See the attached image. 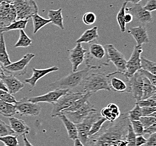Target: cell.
I'll use <instances>...</instances> for the list:
<instances>
[{"label": "cell", "mask_w": 156, "mask_h": 146, "mask_svg": "<svg viewBox=\"0 0 156 146\" xmlns=\"http://www.w3.org/2000/svg\"><path fill=\"white\" fill-rule=\"evenodd\" d=\"M92 93H85L82 97L75 101L72 104L71 106H70L63 112H74L75 111L78 110V109L81 108L88 101L90 97L92 96Z\"/></svg>", "instance_id": "cell-31"}, {"label": "cell", "mask_w": 156, "mask_h": 146, "mask_svg": "<svg viewBox=\"0 0 156 146\" xmlns=\"http://www.w3.org/2000/svg\"><path fill=\"white\" fill-rule=\"evenodd\" d=\"M143 7L146 10L150 12L156 11V0H148Z\"/></svg>", "instance_id": "cell-48"}, {"label": "cell", "mask_w": 156, "mask_h": 146, "mask_svg": "<svg viewBox=\"0 0 156 146\" xmlns=\"http://www.w3.org/2000/svg\"><path fill=\"white\" fill-rule=\"evenodd\" d=\"M130 121L128 112L114 122L106 121L97 134L89 137L85 146H127L126 135Z\"/></svg>", "instance_id": "cell-1"}, {"label": "cell", "mask_w": 156, "mask_h": 146, "mask_svg": "<svg viewBox=\"0 0 156 146\" xmlns=\"http://www.w3.org/2000/svg\"><path fill=\"white\" fill-rule=\"evenodd\" d=\"M142 0H125L126 2H130L131 4H140V2L142 1Z\"/></svg>", "instance_id": "cell-55"}, {"label": "cell", "mask_w": 156, "mask_h": 146, "mask_svg": "<svg viewBox=\"0 0 156 146\" xmlns=\"http://www.w3.org/2000/svg\"><path fill=\"white\" fill-rule=\"evenodd\" d=\"M142 47V46H136L129 60L126 62V70L124 75L126 80L141 69L140 57L143 52Z\"/></svg>", "instance_id": "cell-11"}, {"label": "cell", "mask_w": 156, "mask_h": 146, "mask_svg": "<svg viewBox=\"0 0 156 146\" xmlns=\"http://www.w3.org/2000/svg\"><path fill=\"white\" fill-rule=\"evenodd\" d=\"M90 71V69L85 67L81 70L72 72L64 78L51 83L50 87L53 90L68 89L69 92H78L76 89L78 88L83 89L85 78Z\"/></svg>", "instance_id": "cell-2"}, {"label": "cell", "mask_w": 156, "mask_h": 146, "mask_svg": "<svg viewBox=\"0 0 156 146\" xmlns=\"http://www.w3.org/2000/svg\"><path fill=\"white\" fill-rule=\"evenodd\" d=\"M17 114L21 116H38L41 111V106L38 103H33L24 97L15 103Z\"/></svg>", "instance_id": "cell-10"}, {"label": "cell", "mask_w": 156, "mask_h": 146, "mask_svg": "<svg viewBox=\"0 0 156 146\" xmlns=\"http://www.w3.org/2000/svg\"><path fill=\"white\" fill-rule=\"evenodd\" d=\"M139 121L142 123L144 129H145L156 124V118L152 116H142L140 118Z\"/></svg>", "instance_id": "cell-45"}, {"label": "cell", "mask_w": 156, "mask_h": 146, "mask_svg": "<svg viewBox=\"0 0 156 146\" xmlns=\"http://www.w3.org/2000/svg\"><path fill=\"white\" fill-rule=\"evenodd\" d=\"M68 89H55L43 95L39 96L32 97L28 98L29 101L33 103H38L40 102H46L53 105L57 102L61 97L66 94L69 92Z\"/></svg>", "instance_id": "cell-16"}, {"label": "cell", "mask_w": 156, "mask_h": 146, "mask_svg": "<svg viewBox=\"0 0 156 146\" xmlns=\"http://www.w3.org/2000/svg\"><path fill=\"white\" fill-rule=\"evenodd\" d=\"M23 142L24 143V146H34L29 141L26 135H23Z\"/></svg>", "instance_id": "cell-53"}, {"label": "cell", "mask_w": 156, "mask_h": 146, "mask_svg": "<svg viewBox=\"0 0 156 146\" xmlns=\"http://www.w3.org/2000/svg\"><path fill=\"white\" fill-rule=\"evenodd\" d=\"M147 142V139L143 135H138L135 138V144L136 146H144Z\"/></svg>", "instance_id": "cell-50"}, {"label": "cell", "mask_w": 156, "mask_h": 146, "mask_svg": "<svg viewBox=\"0 0 156 146\" xmlns=\"http://www.w3.org/2000/svg\"><path fill=\"white\" fill-rule=\"evenodd\" d=\"M10 126L15 134L18 135H27L30 132V128L25 121L14 117L9 118Z\"/></svg>", "instance_id": "cell-21"}, {"label": "cell", "mask_w": 156, "mask_h": 146, "mask_svg": "<svg viewBox=\"0 0 156 146\" xmlns=\"http://www.w3.org/2000/svg\"><path fill=\"white\" fill-rule=\"evenodd\" d=\"M28 22L29 20H16L15 22L11 23L10 25H9L8 27L0 29V33L7 32L15 30H24L26 28Z\"/></svg>", "instance_id": "cell-32"}, {"label": "cell", "mask_w": 156, "mask_h": 146, "mask_svg": "<svg viewBox=\"0 0 156 146\" xmlns=\"http://www.w3.org/2000/svg\"><path fill=\"white\" fill-rule=\"evenodd\" d=\"M97 16L93 12H87L84 14L83 16V22L87 25H91L94 24L96 22Z\"/></svg>", "instance_id": "cell-42"}, {"label": "cell", "mask_w": 156, "mask_h": 146, "mask_svg": "<svg viewBox=\"0 0 156 146\" xmlns=\"http://www.w3.org/2000/svg\"><path fill=\"white\" fill-rule=\"evenodd\" d=\"M131 126L133 130V132L135 133L136 136L144 135V128L142 123L139 120L136 121H130Z\"/></svg>", "instance_id": "cell-43"}, {"label": "cell", "mask_w": 156, "mask_h": 146, "mask_svg": "<svg viewBox=\"0 0 156 146\" xmlns=\"http://www.w3.org/2000/svg\"><path fill=\"white\" fill-rule=\"evenodd\" d=\"M98 27H94L92 28L86 30L76 41V43H90L96 41L99 38Z\"/></svg>", "instance_id": "cell-23"}, {"label": "cell", "mask_w": 156, "mask_h": 146, "mask_svg": "<svg viewBox=\"0 0 156 146\" xmlns=\"http://www.w3.org/2000/svg\"><path fill=\"white\" fill-rule=\"evenodd\" d=\"M141 69L148 71L153 75L156 74V62L149 60L143 56L140 57Z\"/></svg>", "instance_id": "cell-34"}, {"label": "cell", "mask_w": 156, "mask_h": 146, "mask_svg": "<svg viewBox=\"0 0 156 146\" xmlns=\"http://www.w3.org/2000/svg\"><path fill=\"white\" fill-rule=\"evenodd\" d=\"M15 134L11 128L10 125L6 124L0 119V137L12 135Z\"/></svg>", "instance_id": "cell-41"}, {"label": "cell", "mask_w": 156, "mask_h": 146, "mask_svg": "<svg viewBox=\"0 0 156 146\" xmlns=\"http://www.w3.org/2000/svg\"><path fill=\"white\" fill-rule=\"evenodd\" d=\"M62 9L60 8L57 10H50L48 12V19L54 25L57 26L59 28L64 30V18L62 14Z\"/></svg>", "instance_id": "cell-25"}, {"label": "cell", "mask_w": 156, "mask_h": 146, "mask_svg": "<svg viewBox=\"0 0 156 146\" xmlns=\"http://www.w3.org/2000/svg\"><path fill=\"white\" fill-rule=\"evenodd\" d=\"M156 107H141L142 116H152L156 118Z\"/></svg>", "instance_id": "cell-46"}, {"label": "cell", "mask_w": 156, "mask_h": 146, "mask_svg": "<svg viewBox=\"0 0 156 146\" xmlns=\"http://www.w3.org/2000/svg\"><path fill=\"white\" fill-rule=\"evenodd\" d=\"M135 103L138 104L140 107H156V94L148 99L140 100Z\"/></svg>", "instance_id": "cell-39"}, {"label": "cell", "mask_w": 156, "mask_h": 146, "mask_svg": "<svg viewBox=\"0 0 156 146\" xmlns=\"http://www.w3.org/2000/svg\"><path fill=\"white\" fill-rule=\"evenodd\" d=\"M135 138H136V135L133 132L131 123H130L129 125L128 133L126 135V141L128 142L127 146H136L135 144Z\"/></svg>", "instance_id": "cell-44"}, {"label": "cell", "mask_w": 156, "mask_h": 146, "mask_svg": "<svg viewBox=\"0 0 156 146\" xmlns=\"http://www.w3.org/2000/svg\"><path fill=\"white\" fill-rule=\"evenodd\" d=\"M96 110L94 106L88 101L78 110L74 112H63L62 114H64L73 123L77 124L80 123L89 113Z\"/></svg>", "instance_id": "cell-13"}, {"label": "cell", "mask_w": 156, "mask_h": 146, "mask_svg": "<svg viewBox=\"0 0 156 146\" xmlns=\"http://www.w3.org/2000/svg\"><path fill=\"white\" fill-rule=\"evenodd\" d=\"M58 118L63 123L66 129L69 138L73 141L78 139V130L76 124L70 121L64 114H61L58 116Z\"/></svg>", "instance_id": "cell-24"}, {"label": "cell", "mask_w": 156, "mask_h": 146, "mask_svg": "<svg viewBox=\"0 0 156 146\" xmlns=\"http://www.w3.org/2000/svg\"><path fill=\"white\" fill-rule=\"evenodd\" d=\"M11 4L16 11V20H28L38 11V5L34 0H13Z\"/></svg>", "instance_id": "cell-5"}, {"label": "cell", "mask_w": 156, "mask_h": 146, "mask_svg": "<svg viewBox=\"0 0 156 146\" xmlns=\"http://www.w3.org/2000/svg\"><path fill=\"white\" fill-rule=\"evenodd\" d=\"M32 20L33 23V34H35L43 27H45L48 24L51 23V20L43 18L37 14L32 16Z\"/></svg>", "instance_id": "cell-30"}, {"label": "cell", "mask_w": 156, "mask_h": 146, "mask_svg": "<svg viewBox=\"0 0 156 146\" xmlns=\"http://www.w3.org/2000/svg\"><path fill=\"white\" fill-rule=\"evenodd\" d=\"M128 4V2L125 1L124 4H122V6L121 7L120 10L119 11L118 14L117 15V23L119 25L120 31L122 33H125L126 31V24L125 23L124 16L125 14V9L126 7V5Z\"/></svg>", "instance_id": "cell-35"}, {"label": "cell", "mask_w": 156, "mask_h": 146, "mask_svg": "<svg viewBox=\"0 0 156 146\" xmlns=\"http://www.w3.org/2000/svg\"><path fill=\"white\" fill-rule=\"evenodd\" d=\"M156 133V124H154L150 126L148 128L145 129L144 130V134H153Z\"/></svg>", "instance_id": "cell-51"}, {"label": "cell", "mask_w": 156, "mask_h": 146, "mask_svg": "<svg viewBox=\"0 0 156 146\" xmlns=\"http://www.w3.org/2000/svg\"><path fill=\"white\" fill-rule=\"evenodd\" d=\"M133 20V16L130 13H125L124 16V21L125 24L131 23Z\"/></svg>", "instance_id": "cell-52"}, {"label": "cell", "mask_w": 156, "mask_h": 146, "mask_svg": "<svg viewBox=\"0 0 156 146\" xmlns=\"http://www.w3.org/2000/svg\"><path fill=\"white\" fill-rule=\"evenodd\" d=\"M128 32L135 39L137 43L136 46H142L144 44L149 43V37L147 29L144 26L140 25L132 28L128 30Z\"/></svg>", "instance_id": "cell-20"}, {"label": "cell", "mask_w": 156, "mask_h": 146, "mask_svg": "<svg viewBox=\"0 0 156 146\" xmlns=\"http://www.w3.org/2000/svg\"><path fill=\"white\" fill-rule=\"evenodd\" d=\"M143 146H156V134H151L149 138L147 139V142Z\"/></svg>", "instance_id": "cell-49"}, {"label": "cell", "mask_w": 156, "mask_h": 146, "mask_svg": "<svg viewBox=\"0 0 156 146\" xmlns=\"http://www.w3.org/2000/svg\"><path fill=\"white\" fill-rule=\"evenodd\" d=\"M143 95L142 100L148 99L156 94V86L153 85L149 80L143 77Z\"/></svg>", "instance_id": "cell-29"}, {"label": "cell", "mask_w": 156, "mask_h": 146, "mask_svg": "<svg viewBox=\"0 0 156 146\" xmlns=\"http://www.w3.org/2000/svg\"></svg>", "instance_id": "cell-59"}, {"label": "cell", "mask_w": 156, "mask_h": 146, "mask_svg": "<svg viewBox=\"0 0 156 146\" xmlns=\"http://www.w3.org/2000/svg\"><path fill=\"white\" fill-rule=\"evenodd\" d=\"M6 74H5V71H4L3 67L0 65V79H2L4 78V76Z\"/></svg>", "instance_id": "cell-56"}, {"label": "cell", "mask_w": 156, "mask_h": 146, "mask_svg": "<svg viewBox=\"0 0 156 146\" xmlns=\"http://www.w3.org/2000/svg\"><path fill=\"white\" fill-rule=\"evenodd\" d=\"M16 114L17 111L15 105L0 100V115L5 117L11 118Z\"/></svg>", "instance_id": "cell-28"}, {"label": "cell", "mask_w": 156, "mask_h": 146, "mask_svg": "<svg viewBox=\"0 0 156 146\" xmlns=\"http://www.w3.org/2000/svg\"><path fill=\"white\" fill-rule=\"evenodd\" d=\"M13 0H0V3L2 2H7V3H10L11 4Z\"/></svg>", "instance_id": "cell-58"}, {"label": "cell", "mask_w": 156, "mask_h": 146, "mask_svg": "<svg viewBox=\"0 0 156 146\" xmlns=\"http://www.w3.org/2000/svg\"><path fill=\"white\" fill-rule=\"evenodd\" d=\"M120 110L115 103H110L106 107H104L101 111L102 117L105 118L107 121L114 122L120 116Z\"/></svg>", "instance_id": "cell-22"}, {"label": "cell", "mask_w": 156, "mask_h": 146, "mask_svg": "<svg viewBox=\"0 0 156 146\" xmlns=\"http://www.w3.org/2000/svg\"><path fill=\"white\" fill-rule=\"evenodd\" d=\"M101 117L97 110L93 111L79 123L76 124L78 130V139L85 145L88 138V133L93 123Z\"/></svg>", "instance_id": "cell-8"}, {"label": "cell", "mask_w": 156, "mask_h": 146, "mask_svg": "<svg viewBox=\"0 0 156 146\" xmlns=\"http://www.w3.org/2000/svg\"><path fill=\"white\" fill-rule=\"evenodd\" d=\"M130 93L136 102L142 100L143 95V76L138 71L130 78L126 80Z\"/></svg>", "instance_id": "cell-14"}, {"label": "cell", "mask_w": 156, "mask_h": 146, "mask_svg": "<svg viewBox=\"0 0 156 146\" xmlns=\"http://www.w3.org/2000/svg\"><path fill=\"white\" fill-rule=\"evenodd\" d=\"M0 141L4 143L6 146H19L18 137L15 135H9L0 137Z\"/></svg>", "instance_id": "cell-37"}, {"label": "cell", "mask_w": 156, "mask_h": 146, "mask_svg": "<svg viewBox=\"0 0 156 146\" xmlns=\"http://www.w3.org/2000/svg\"><path fill=\"white\" fill-rule=\"evenodd\" d=\"M35 56V54L31 53L26 54L20 60L15 62H11V64L6 67H3L5 73H7L15 77L25 75L27 73L30 62Z\"/></svg>", "instance_id": "cell-9"}, {"label": "cell", "mask_w": 156, "mask_h": 146, "mask_svg": "<svg viewBox=\"0 0 156 146\" xmlns=\"http://www.w3.org/2000/svg\"><path fill=\"white\" fill-rule=\"evenodd\" d=\"M107 121L106 119L103 117L99 118L97 121H95L92 125L91 128L88 133V137L97 134L99 132L100 129L102 128L103 124Z\"/></svg>", "instance_id": "cell-36"}, {"label": "cell", "mask_w": 156, "mask_h": 146, "mask_svg": "<svg viewBox=\"0 0 156 146\" xmlns=\"http://www.w3.org/2000/svg\"><path fill=\"white\" fill-rule=\"evenodd\" d=\"M110 88L115 92L119 93H130V88L126 83L117 78H112L109 80Z\"/></svg>", "instance_id": "cell-26"}, {"label": "cell", "mask_w": 156, "mask_h": 146, "mask_svg": "<svg viewBox=\"0 0 156 146\" xmlns=\"http://www.w3.org/2000/svg\"><path fill=\"white\" fill-rule=\"evenodd\" d=\"M125 10L130 11L134 18L142 24H147L152 22L151 13L146 10L140 4H135L130 8L125 9Z\"/></svg>", "instance_id": "cell-17"}, {"label": "cell", "mask_w": 156, "mask_h": 146, "mask_svg": "<svg viewBox=\"0 0 156 146\" xmlns=\"http://www.w3.org/2000/svg\"><path fill=\"white\" fill-rule=\"evenodd\" d=\"M84 93L81 92H69L66 94L61 97L56 103H54L51 116L52 118L58 117L64 111L66 110L75 101L82 97Z\"/></svg>", "instance_id": "cell-6"}, {"label": "cell", "mask_w": 156, "mask_h": 146, "mask_svg": "<svg viewBox=\"0 0 156 146\" xmlns=\"http://www.w3.org/2000/svg\"><path fill=\"white\" fill-rule=\"evenodd\" d=\"M74 141V146H85L84 144L79 139H75Z\"/></svg>", "instance_id": "cell-54"}, {"label": "cell", "mask_w": 156, "mask_h": 146, "mask_svg": "<svg viewBox=\"0 0 156 146\" xmlns=\"http://www.w3.org/2000/svg\"><path fill=\"white\" fill-rule=\"evenodd\" d=\"M0 63L2 64V67H6L11 64L7 53L4 38V33H0Z\"/></svg>", "instance_id": "cell-27"}, {"label": "cell", "mask_w": 156, "mask_h": 146, "mask_svg": "<svg viewBox=\"0 0 156 146\" xmlns=\"http://www.w3.org/2000/svg\"><path fill=\"white\" fill-rule=\"evenodd\" d=\"M128 118L130 121H136L139 120L140 118L142 117V112L141 107L139 106L138 104L135 103L134 107L128 112Z\"/></svg>", "instance_id": "cell-38"}, {"label": "cell", "mask_w": 156, "mask_h": 146, "mask_svg": "<svg viewBox=\"0 0 156 146\" xmlns=\"http://www.w3.org/2000/svg\"><path fill=\"white\" fill-rule=\"evenodd\" d=\"M110 73L98 72L89 73L84 82L82 92L83 93H94L99 91H107L110 92L109 80Z\"/></svg>", "instance_id": "cell-4"}, {"label": "cell", "mask_w": 156, "mask_h": 146, "mask_svg": "<svg viewBox=\"0 0 156 146\" xmlns=\"http://www.w3.org/2000/svg\"><path fill=\"white\" fill-rule=\"evenodd\" d=\"M85 67L92 70L100 69L102 66H109L110 62L105 47L98 43H92L85 54Z\"/></svg>", "instance_id": "cell-3"}, {"label": "cell", "mask_w": 156, "mask_h": 146, "mask_svg": "<svg viewBox=\"0 0 156 146\" xmlns=\"http://www.w3.org/2000/svg\"><path fill=\"white\" fill-rule=\"evenodd\" d=\"M59 70V68L56 66H54L51 68L43 69H38L36 68H32L33 74L32 77L26 79L25 82L26 83L28 84L32 87V88H34L36 86V84L39 79L43 78L46 75L51 73L52 72L58 71Z\"/></svg>", "instance_id": "cell-18"}, {"label": "cell", "mask_w": 156, "mask_h": 146, "mask_svg": "<svg viewBox=\"0 0 156 146\" xmlns=\"http://www.w3.org/2000/svg\"><path fill=\"white\" fill-rule=\"evenodd\" d=\"M110 62L114 64L117 71L110 73V77L116 74L124 75L126 70V62L124 55L112 44L105 46Z\"/></svg>", "instance_id": "cell-7"}, {"label": "cell", "mask_w": 156, "mask_h": 146, "mask_svg": "<svg viewBox=\"0 0 156 146\" xmlns=\"http://www.w3.org/2000/svg\"><path fill=\"white\" fill-rule=\"evenodd\" d=\"M139 71L143 77L147 79L149 82L152 84L153 85H154V86H156V75H153L152 73H149L148 71H147L146 70H142V69H140Z\"/></svg>", "instance_id": "cell-47"}, {"label": "cell", "mask_w": 156, "mask_h": 146, "mask_svg": "<svg viewBox=\"0 0 156 146\" xmlns=\"http://www.w3.org/2000/svg\"><path fill=\"white\" fill-rule=\"evenodd\" d=\"M0 89L4 90V91H7V89L6 88V86H5L4 83H3L2 80L1 79H0Z\"/></svg>", "instance_id": "cell-57"}, {"label": "cell", "mask_w": 156, "mask_h": 146, "mask_svg": "<svg viewBox=\"0 0 156 146\" xmlns=\"http://www.w3.org/2000/svg\"><path fill=\"white\" fill-rule=\"evenodd\" d=\"M1 80L6 86L8 92L11 94H16L24 87V84L12 74L5 75Z\"/></svg>", "instance_id": "cell-19"}, {"label": "cell", "mask_w": 156, "mask_h": 146, "mask_svg": "<svg viewBox=\"0 0 156 146\" xmlns=\"http://www.w3.org/2000/svg\"><path fill=\"white\" fill-rule=\"evenodd\" d=\"M33 43V41L26 34L24 30H20V36L14 47L15 48L23 47L26 48L30 46Z\"/></svg>", "instance_id": "cell-33"}, {"label": "cell", "mask_w": 156, "mask_h": 146, "mask_svg": "<svg viewBox=\"0 0 156 146\" xmlns=\"http://www.w3.org/2000/svg\"><path fill=\"white\" fill-rule=\"evenodd\" d=\"M16 20V13L12 5L2 2L0 3V29L4 28Z\"/></svg>", "instance_id": "cell-12"}, {"label": "cell", "mask_w": 156, "mask_h": 146, "mask_svg": "<svg viewBox=\"0 0 156 146\" xmlns=\"http://www.w3.org/2000/svg\"><path fill=\"white\" fill-rule=\"evenodd\" d=\"M69 60L72 65V72L78 71L79 66L84 61L87 50L84 49L81 43H76L74 48L69 50Z\"/></svg>", "instance_id": "cell-15"}, {"label": "cell", "mask_w": 156, "mask_h": 146, "mask_svg": "<svg viewBox=\"0 0 156 146\" xmlns=\"http://www.w3.org/2000/svg\"><path fill=\"white\" fill-rule=\"evenodd\" d=\"M0 100L5 102L12 104H15L17 102L12 94L8 92L7 91H5L2 89H0Z\"/></svg>", "instance_id": "cell-40"}]
</instances>
